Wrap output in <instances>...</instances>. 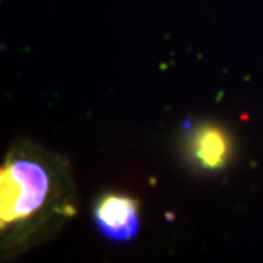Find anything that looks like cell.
Returning <instances> with one entry per match:
<instances>
[{"label": "cell", "mask_w": 263, "mask_h": 263, "mask_svg": "<svg viewBox=\"0 0 263 263\" xmlns=\"http://www.w3.org/2000/svg\"><path fill=\"white\" fill-rule=\"evenodd\" d=\"M78 214L69 161L32 141L13 142L0 168L3 262L53 240Z\"/></svg>", "instance_id": "obj_1"}, {"label": "cell", "mask_w": 263, "mask_h": 263, "mask_svg": "<svg viewBox=\"0 0 263 263\" xmlns=\"http://www.w3.org/2000/svg\"><path fill=\"white\" fill-rule=\"evenodd\" d=\"M139 202L122 192H105L95 200L94 219L100 233L114 243L136 237L141 227Z\"/></svg>", "instance_id": "obj_2"}, {"label": "cell", "mask_w": 263, "mask_h": 263, "mask_svg": "<svg viewBox=\"0 0 263 263\" xmlns=\"http://www.w3.org/2000/svg\"><path fill=\"white\" fill-rule=\"evenodd\" d=\"M193 162L206 171L224 168L231 155V141L222 127L203 123L193 130L189 142Z\"/></svg>", "instance_id": "obj_3"}]
</instances>
